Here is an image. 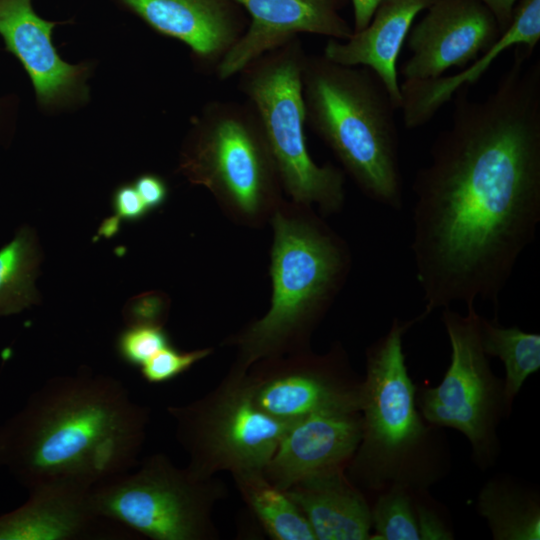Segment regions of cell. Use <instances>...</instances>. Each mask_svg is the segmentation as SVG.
Returning <instances> with one entry per match:
<instances>
[{"mask_svg": "<svg viewBox=\"0 0 540 540\" xmlns=\"http://www.w3.org/2000/svg\"><path fill=\"white\" fill-rule=\"evenodd\" d=\"M171 345L163 326L130 325L123 329L116 340L118 356L126 364L140 368L163 348Z\"/></svg>", "mask_w": 540, "mask_h": 540, "instance_id": "484cf974", "label": "cell"}, {"mask_svg": "<svg viewBox=\"0 0 540 540\" xmlns=\"http://www.w3.org/2000/svg\"><path fill=\"white\" fill-rule=\"evenodd\" d=\"M480 337L487 356L498 357L505 368L504 395L511 410L526 379L540 369V334L504 327L498 319L480 316Z\"/></svg>", "mask_w": 540, "mask_h": 540, "instance_id": "cb8c5ba5", "label": "cell"}, {"mask_svg": "<svg viewBox=\"0 0 540 540\" xmlns=\"http://www.w3.org/2000/svg\"><path fill=\"white\" fill-rule=\"evenodd\" d=\"M250 17L244 33L219 61L216 74L226 80L263 54L300 33L347 40L353 27L340 11L347 0H235Z\"/></svg>", "mask_w": 540, "mask_h": 540, "instance_id": "4fadbf2b", "label": "cell"}, {"mask_svg": "<svg viewBox=\"0 0 540 540\" xmlns=\"http://www.w3.org/2000/svg\"><path fill=\"white\" fill-rule=\"evenodd\" d=\"M495 17L501 32L511 23L513 11L518 0H479Z\"/></svg>", "mask_w": 540, "mask_h": 540, "instance_id": "1f68e13d", "label": "cell"}, {"mask_svg": "<svg viewBox=\"0 0 540 540\" xmlns=\"http://www.w3.org/2000/svg\"><path fill=\"white\" fill-rule=\"evenodd\" d=\"M422 314L394 318L388 332L366 350L361 383L362 437L350 461L352 480L369 490L401 487L424 491L447 472V454L438 427L416 404L403 352V337ZM351 480V481H352Z\"/></svg>", "mask_w": 540, "mask_h": 540, "instance_id": "277c9868", "label": "cell"}, {"mask_svg": "<svg viewBox=\"0 0 540 540\" xmlns=\"http://www.w3.org/2000/svg\"><path fill=\"white\" fill-rule=\"evenodd\" d=\"M540 40V0H518L508 28L495 44L456 74L434 79L403 81L400 84V110L404 126L416 129L426 125L462 87L474 85L506 50L525 46L535 50Z\"/></svg>", "mask_w": 540, "mask_h": 540, "instance_id": "ac0fdd59", "label": "cell"}, {"mask_svg": "<svg viewBox=\"0 0 540 540\" xmlns=\"http://www.w3.org/2000/svg\"><path fill=\"white\" fill-rule=\"evenodd\" d=\"M306 56L296 37L248 64L239 73L240 89L259 118L283 190L292 202L317 206L326 217L344 206L345 175L331 163L318 165L308 152L302 93Z\"/></svg>", "mask_w": 540, "mask_h": 540, "instance_id": "52a82bcc", "label": "cell"}, {"mask_svg": "<svg viewBox=\"0 0 540 540\" xmlns=\"http://www.w3.org/2000/svg\"><path fill=\"white\" fill-rule=\"evenodd\" d=\"M237 487L266 532L277 540H316L306 517L262 471L233 474Z\"/></svg>", "mask_w": 540, "mask_h": 540, "instance_id": "7402d4cb", "label": "cell"}, {"mask_svg": "<svg viewBox=\"0 0 540 540\" xmlns=\"http://www.w3.org/2000/svg\"><path fill=\"white\" fill-rule=\"evenodd\" d=\"M149 211L161 207L168 197V187L158 175L142 174L133 183Z\"/></svg>", "mask_w": 540, "mask_h": 540, "instance_id": "f546056e", "label": "cell"}, {"mask_svg": "<svg viewBox=\"0 0 540 540\" xmlns=\"http://www.w3.org/2000/svg\"><path fill=\"white\" fill-rule=\"evenodd\" d=\"M155 454L94 487L91 511L154 540L213 538L211 511L224 487Z\"/></svg>", "mask_w": 540, "mask_h": 540, "instance_id": "ba28073f", "label": "cell"}, {"mask_svg": "<svg viewBox=\"0 0 540 540\" xmlns=\"http://www.w3.org/2000/svg\"><path fill=\"white\" fill-rule=\"evenodd\" d=\"M179 170L238 224L260 227L282 203V184L259 118L247 103L212 101L193 123Z\"/></svg>", "mask_w": 540, "mask_h": 540, "instance_id": "8992f818", "label": "cell"}, {"mask_svg": "<svg viewBox=\"0 0 540 540\" xmlns=\"http://www.w3.org/2000/svg\"><path fill=\"white\" fill-rule=\"evenodd\" d=\"M353 6L354 32L365 28L381 0H350Z\"/></svg>", "mask_w": 540, "mask_h": 540, "instance_id": "d6a6232c", "label": "cell"}, {"mask_svg": "<svg viewBox=\"0 0 540 540\" xmlns=\"http://www.w3.org/2000/svg\"><path fill=\"white\" fill-rule=\"evenodd\" d=\"M156 31L185 43L215 65L248 24L235 0H122Z\"/></svg>", "mask_w": 540, "mask_h": 540, "instance_id": "2e32d148", "label": "cell"}, {"mask_svg": "<svg viewBox=\"0 0 540 540\" xmlns=\"http://www.w3.org/2000/svg\"><path fill=\"white\" fill-rule=\"evenodd\" d=\"M57 23L39 17L31 0H0V36L29 75L37 100L51 105L75 96L85 68L63 61L52 42Z\"/></svg>", "mask_w": 540, "mask_h": 540, "instance_id": "9a60e30c", "label": "cell"}, {"mask_svg": "<svg viewBox=\"0 0 540 540\" xmlns=\"http://www.w3.org/2000/svg\"><path fill=\"white\" fill-rule=\"evenodd\" d=\"M302 93L306 122L360 191L374 202L401 210L398 108L380 78L367 67L307 55Z\"/></svg>", "mask_w": 540, "mask_h": 540, "instance_id": "5b68a950", "label": "cell"}, {"mask_svg": "<svg viewBox=\"0 0 540 540\" xmlns=\"http://www.w3.org/2000/svg\"><path fill=\"white\" fill-rule=\"evenodd\" d=\"M371 526L379 540H419L415 505L411 492L392 487L379 495L371 509Z\"/></svg>", "mask_w": 540, "mask_h": 540, "instance_id": "d4e9b609", "label": "cell"}, {"mask_svg": "<svg viewBox=\"0 0 540 540\" xmlns=\"http://www.w3.org/2000/svg\"><path fill=\"white\" fill-rule=\"evenodd\" d=\"M112 209L118 222H137L150 212L133 184H122L115 189Z\"/></svg>", "mask_w": 540, "mask_h": 540, "instance_id": "f1b7e54d", "label": "cell"}, {"mask_svg": "<svg viewBox=\"0 0 540 540\" xmlns=\"http://www.w3.org/2000/svg\"><path fill=\"white\" fill-rule=\"evenodd\" d=\"M148 421V408L111 376H56L0 427V465L28 490L89 491L137 465Z\"/></svg>", "mask_w": 540, "mask_h": 540, "instance_id": "7a4b0ae2", "label": "cell"}, {"mask_svg": "<svg viewBox=\"0 0 540 540\" xmlns=\"http://www.w3.org/2000/svg\"><path fill=\"white\" fill-rule=\"evenodd\" d=\"M362 437L360 411H329L287 425L263 475L286 490L310 476L343 470Z\"/></svg>", "mask_w": 540, "mask_h": 540, "instance_id": "5bb4252c", "label": "cell"}, {"mask_svg": "<svg viewBox=\"0 0 540 540\" xmlns=\"http://www.w3.org/2000/svg\"><path fill=\"white\" fill-rule=\"evenodd\" d=\"M478 512L496 540L540 539L538 496L509 479H492L478 496Z\"/></svg>", "mask_w": 540, "mask_h": 540, "instance_id": "44dd1931", "label": "cell"}, {"mask_svg": "<svg viewBox=\"0 0 540 540\" xmlns=\"http://www.w3.org/2000/svg\"><path fill=\"white\" fill-rule=\"evenodd\" d=\"M211 352L210 348L184 352L177 350L171 344L157 352L139 369L147 382L151 384L163 383L186 372Z\"/></svg>", "mask_w": 540, "mask_h": 540, "instance_id": "4316f807", "label": "cell"}, {"mask_svg": "<svg viewBox=\"0 0 540 540\" xmlns=\"http://www.w3.org/2000/svg\"><path fill=\"white\" fill-rule=\"evenodd\" d=\"M170 300L159 291L141 293L129 299L123 308V318L130 325L163 326L168 314Z\"/></svg>", "mask_w": 540, "mask_h": 540, "instance_id": "83f0119b", "label": "cell"}, {"mask_svg": "<svg viewBox=\"0 0 540 540\" xmlns=\"http://www.w3.org/2000/svg\"><path fill=\"white\" fill-rule=\"evenodd\" d=\"M41 259L36 234L26 225L0 248V316L16 314L39 303L35 279Z\"/></svg>", "mask_w": 540, "mask_h": 540, "instance_id": "603a6c76", "label": "cell"}, {"mask_svg": "<svg viewBox=\"0 0 540 540\" xmlns=\"http://www.w3.org/2000/svg\"><path fill=\"white\" fill-rule=\"evenodd\" d=\"M318 540L370 538L371 509L343 470L305 478L286 490Z\"/></svg>", "mask_w": 540, "mask_h": 540, "instance_id": "ffe728a7", "label": "cell"}, {"mask_svg": "<svg viewBox=\"0 0 540 540\" xmlns=\"http://www.w3.org/2000/svg\"><path fill=\"white\" fill-rule=\"evenodd\" d=\"M270 222V307L228 342L238 348L233 369L239 371L262 359L309 349L313 329L351 269L348 245L313 207L283 200Z\"/></svg>", "mask_w": 540, "mask_h": 540, "instance_id": "3957f363", "label": "cell"}, {"mask_svg": "<svg viewBox=\"0 0 540 540\" xmlns=\"http://www.w3.org/2000/svg\"><path fill=\"white\" fill-rule=\"evenodd\" d=\"M247 371L231 369L205 397L169 407L177 437L190 457L187 469L201 478L221 470L262 471L288 424L262 411L254 401Z\"/></svg>", "mask_w": 540, "mask_h": 540, "instance_id": "30bf717a", "label": "cell"}, {"mask_svg": "<svg viewBox=\"0 0 540 540\" xmlns=\"http://www.w3.org/2000/svg\"><path fill=\"white\" fill-rule=\"evenodd\" d=\"M436 0H381L370 22L347 40L329 39L323 56L348 66L371 69L400 110L402 96L397 60L417 15Z\"/></svg>", "mask_w": 540, "mask_h": 540, "instance_id": "e0dca14e", "label": "cell"}, {"mask_svg": "<svg viewBox=\"0 0 540 540\" xmlns=\"http://www.w3.org/2000/svg\"><path fill=\"white\" fill-rule=\"evenodd\" d=\"M254 364L246 372L254 401L278 421L289 424L321 412L360 411L362 381L339 344L323 355L306 349Z\"/></svg>", "mask_w": 540, "mask_h": 540, "instance_id": "8fae6325", "label": "cell"}, {"mask_svg": "<svg viewBox=\"0 0 540 540\" xmlns=\"http://www.w3.org/2000/svg\"><path fill=\"white\" fill-rule=\"evenodd\" d=\"M28 501L0 516V540H72L101 536L102 517L88 504V492L65 485L29 489Z\"/></svg>", "mask_w": 540, "mask_h": 540, "instance_id": "d6986e66", "label": "cell"}, {"mask_svg": "<svg viewBox=\"0 0 540 540\" xmlns=\"http://www.w3.org/2000/svg\"><path fill=\"white\" fill-rule=\"evenodd\" d=\"M513 59L484 98L453 96L447 128L415 174L411 252L427 317L499 299L540 222V61Z\"/></svg>", "mask_w": 540, "mask_h": 540, "instance_id": "6da1fadb", "label": "cell"}, {"mask_svg": "<svg viewBox=\"0 0 540 540\" xmlns=\"http://www.w3.org/2000/svg\"><path fill=\"white\" fill-rule=\"evenodd\" d=\"M480 316L474 305L467 307L466 315L450 307L442 310L450 364L437 386L416 392V404L429 424L461 432L470 442L474 461L486 469L498 457L497 427L511 410L504 381L493 374L481 344Z\"/></svg>", "mask_w": 540, "mask_h": 540, "instance_id": "9c48e42d", "label": "cell"}, {"mask_svg": "<svg viewBox=\"0 0 540 540\" xmlns=\"http://www.w3.org/2000/svg\"><path fill=\"white\" fill-rule=\"evenodd\" d=\"M425 11L405 41L411 52L399 71L405 81L434 79L453 67L462 70L502 34L479 0H436Z\"/></svg>", "mask_w": 540, "mask_h": 540, "instance_id": "7c38bea8", "label": "cell"}, {"mask_svg": "<svg viewBox=\"0 0 540 540\" xmlns=\"http://www.w3.org/2000/svg\"><path fill=\"white\" fill-rule=\"evenodd\" d=\"M417 525L420 539L424 540H447L453 539V535L440 516L424 504H415Z\"/></svg>", "mask_w": 540, "mask_h": 540, "instance_id": "4dcf8cb0", "label": "cell"}]
</instances>
